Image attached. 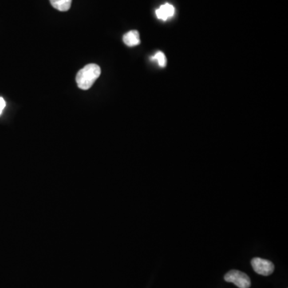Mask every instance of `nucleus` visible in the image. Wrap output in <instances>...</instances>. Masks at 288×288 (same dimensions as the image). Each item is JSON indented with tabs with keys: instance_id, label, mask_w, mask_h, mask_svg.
<instances>
[{
	"instance_id": "6e6552de",
	"label": "nucleus",
	"mask_w": 288,
	"mask_h": 288,
	"mask_svg": "<svg viewBox=\"0 0 288 288\" xmlns=\"http://www.w3.org/2000/svg\"><path fill=\"white\" fill-rule=\"evenodd\" d=\"M5 107H6V102L4 100V98L0 97V115L2 114Z\"/></svg>"
},
{
	"instance_id": "f03ea898",
	"label": "nucleus",
	"mask_w": 288,
	"mask_h": 288,
	"mask_svg": "<svg viewBox=\"0 0 288 288\" xmlns=\"http://www.w3.org/2000/svg\"><path fill=\"white\" fill-rule=\"evenodd\" d=\"M224 279L226 282L234 283L238 288H249L251 284L248 275L238 270H230L225 274Z\"/></svg>"
},
{
	"instance_id": "f257e3e1",
	"label": "nucleus",
	"mask_w": 288,
	"mask_h": 288,
	"mask_svg": "<svg viewBox=\"0 0 288 288\" xmlns=\"http://www.w3.org/2000/svg\"><path fill=\"white\" fill-rule=\"evenodd\" d=\"M101 74V69L97 64H90L82 68L76 76V83L80 89L88 90L98 80Z\"/></svg>"
},
{
	"instance_id": "0eeeda50",
	"label": "nucleus",
	"mask_w": 288,
	"mask_h": 288,
	"mask_svg": "<svg viewBox=\"0 0 288 288\" xmlns=\"http://www.w3.org/2000/svg\"><path fill=\"white\" fill-rule=\"evenodd\" d=\"M151 59L154 61L157 62L160 68H165L166 66H167V58H166L165 54L162 52H158L157 53H155V56Z\"/></svg>"
},
{
	"instance_id": "39448f33",
	"label": "nucleus",
	"mask_w": 288,
	"mask_h": 288,
	"mask_svg": "<svg viewBox=\"0 0 288 288\" xmlns=\"http://www.w3.org/2000/svg\"><path fill=\"white\" fill-rule=\"evenodd\" d=\"M123 42L128 47L137 46L140 44L139 33L137 31H130L123 36Z\"/></svg>"
},
{
	"instance_id": "423d86ee",
	"label": "nucleus",
	"mask_w": 288,
	"mask_h": 288,
	"mask_svg": "<svg viewBox=\"0 0 288 288\" xmlns=\"http://www.w3.org/2000/svg\"><path fill=\"white\" fill-rule=\"evenodd\" d=\"M53 8L60 12H67L72 6V0H50Z\"/></svg>"
},
{
	"instance_id": "7ed1b4c3",
	"label": "nucleus",
	"mask_w": 288,
	"mask_h": 288,
	"mask_svg": "<svg viewBox=\"0 0 288 288\" xmlns=\"http://www.w3.org/2000/svg\"><path fill=\"white\" fill-rule=\"evenodd\" d=\"M251 266L257 274L268 276L274 272V266L270 261L261 258H254L251 260Z\"/></svg>"
},
{
	"instance_id": "20e7f679",
	"label": "nucleus",
	"mask_w": 288,
	"mask_h": 288,
	"mask_svg": "<svg viewBox=\"0 0 288 288\" xmlns=\"http://www.w3.org/2000/svg\"><path fill=\"white\" fill-rule=\"evenodd\" d=\"M175 12L174 6H172L170 4H165L159 7V9H157L156 12H155V14H156V16H157V18L159 20L166 21V20L174 16Z\"/></svg>"
}]
</instances>
